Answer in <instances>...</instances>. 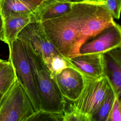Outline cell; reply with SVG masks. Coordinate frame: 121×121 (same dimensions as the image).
Masks as SVG:
<instances>
[{
  "label": "cell",
  "mask_w": 121,
  "mask_h": 121,
  "mask_svg": "<svg viewBox=\"0 0 121 121\" xmlns=\"http://www.w3.org/2000/svg\"><path fill=\"white\" fill-rule=\"evenodd\" d=\"M41 23L58 52L70 58L79 54L83 43L116 22L103 4L79 2L62 15Z\"/></svg>",
  "instance_id": "6da1fadb"
},
{
  "label": "cell",
  "mask_w": 121,
  "mask_h": 121,
  "mask_svg": "<svg viewBox=\"0 0 121 121\" xmlns=\"http://www.w3.org/2000/svg\"><path fill=\"white\" fill-rule=\"evenodd\" d=\"M26 43L41 110L52 112H64L66 110V99L51 77L50 72L41 57L28 43Z\"/></svg>",
  "instance_id": "7a4b0ae2"
},
{
  "label": "cell",
  "mask_w": 121,
  "mask_h": 121,
  "mask_svg": "<svg viewBox=\"0 0 121 121\" xmlns=\"http://www.w3.org/2000/svg\"><path fill=\"white\" fill-rule=\"evenodd\" d=\"M8 60L12 64L17 80L28 95L35 111L40 110V101L26 43L17 38L9 49Z\"/></svg>",
  "instance_id": "3957f363"
},
{
  "label": "cell",
  "mask_w": 121,
  "mask_h": 121,
  "mask_svg": "<svg viewBox=\"0 0 121 121\" xmlns=\"http://www.w3.org/2000/svg\"><path fill=\"white\" fill-rule=\"evenodd\" d=\"M84 80L80 95L75 101L71 102L69 109L90 118L103 102L110 84L104 76L97 80Z\"/></svg>",
  "instance_id": "277c9868"
},
{
  "label": "cell",
  "mask_w": 121,
  "mask_h": 121,
  "mask_svg": "<svg viewBox=\"0 0 121 121\" xmlns=\"http://www.w3.org/2000/svg\"><path fill=\"white\" fill-rule=\"evenodd\" d=\"M26 92L16 80L0 108V121H23L35 112Z\"/></svg>",
  "instance_id": "5b68a950"
},
{
  "label": "cell",
  "mask_w": 121,
  "mask_h": 121,
  "mask_svg": "<svg viewBox=\"0 0 121 121\" xmlns=\"http://www.w3.org/2000/svg\"><path fill=\"white\" fill-rule=\"evenodd\" d=\"M19 38L28 43L47 64L55 56L60 55L49 40L41 22H31L18 34Z\"/></svg>",
  "instance_id": "8992f818"
},
{
  "label": "cell",
  "mask_w": 121,
  "mask_h": 121,
  "mask_svg": "<svg viewBox=\"0 0 121 121\" xmlns=\"http://www.w3.org/2000/svg\"><path fill=\"white\" fill-rule=\"evenodd\" d=\"M121 47V28L115 23L102 30L98 35L83 43L79 54H103Z\"/></svg>",
  "instance_id": "52a82bcc"
},
{
  "label": "cell",
  "mask_w": 121,
  "mask_h": 121,
  "mask_svg": "<svg viewBox=\"0 0 121 121\" xmlns=\"http://www.w3.org/2000/svg\"><path fill=\"white\" fill-rule=\"evenodd\" d=\"M66 59L69 66L78 71L85 79L97 80L104 76L103 54H79Z\"/></svg>",
  "instance_id": "ba28073f"
},
{
  "label": "cell",
  "mask_w": 121,
  "mask_h": 121,
  "mask_svg": "<svg viewBox=\"0 0 121 121\" xmlns=\"http://www.w3.org/2000/svg\"><path fill=\"white\" fill-rule=\"evenodd\" d=\"M52 78L64 98L70 102L78 98L85 83L82 75L71 67L65 69Z\"/></svg>",
  "instance_id": "9c48e42d"
},
{
  "label": "cell",
  "mask_w": 121,
  "mask_h": 121,
  "mask_svg": "<svg viewBox=\"0 0 121 121\" xmlns=\"http://www.w3.org/2000/svg\"><path fill=\"white\" fill-rule=\"evenodd\" d=\"M104 75L107 79L115 97L121 93V47L103 53Z\"/></svg>",
  "instance_id": "30bf717a"
},
{
  "label": "cell",
  "mask_w": 121,
  "mask_h": 121,
  "mask_svg": "<svg viewBox=\"0 0 121 121\" xmlns=\"http://www.w3.org/2000/svg\"><path fill=\"white\" fill-rule=\"evenodd\" d=\"M73 3L56 0L44 2L31 14V22H42L60 16L67 12Z\"/></svg>",
  "instance_id": "8fae6325"
},
{
  "label": "cell",
  "mask_w": 121,
  "mask_h": 121,
  "mask_svg": "<svg viewBox=\"0 0 121 121\" xmlns=\"http://www.w3.org/2000/svg\"><path fill=\"white\" fill-rule=\"evenodd\" d=\"M31 21V14L13 15L3 19V42L8 44L9 49L17 38L19 32Z\"/></svg>",
  "instance_id": "7c38bea8"
},
{
  "label": "cell",
  "mask_w": 121,
  "mask_h": 121,
  "mask_svg": "<svg viewBox=\"0 0 121 121\" xmlns=\"http://www.w3.org/2000/svg\"><path fill=\"white\" fill-rule=\"evenodd\" d=\"M35 9L21 0H1L0 13L3 17L20 14H31Z\"/></svg>",
  "instance_id": "4fadbf2b"
},
{
  "label": "cell",
  "mask_w": 121,
  "mask_h": 121,
  "mask_svg": "<svg viewBox=\"0 0 121 121\" xmlns=\"http://www.w3.org/2000/svg\"><path fill=\"white\" fill-rule=\"evenodd\" d=\"M115 96L110 85L105 97L97 111L89 118L90 121H106L113 104Z\"/></svg>",
  "instance_id": "5bb4252c"
},
{
  "label": "cell",
  "mask_w": 121,
  "mask_h": 121,
  "mask_svg": "<svg viewBox=\"0 0 121 121\" xmlns=\"http://www.w3.org/2000/svg\"><path fill=\"white\" fill-rule=\"evenodd\" d=\"M17 80L11 62H7L0 68V92L7 93Z\"/></svg>",
  "instance_id": "9a60e30c"
},
{
  "label": "cell",
  "mask_w": 121,
  "mask_h": 121,
  "mask_svg": "<svg viewBox=\"0 0 121 121\" xmlns=\"http://www.w3.org/2000/svg\"><path fill=\"white\" fill-rule=\"evenodd\" d=\"M64 112H52L42 110L35 112L23 121H63Z\"/></svg>",
  "instance_id": "2e32d148"
},
{
  "label": "cell",
  "mask_w": 121,
  "mask_h": 121,
  "mask_svg": "<svg viewBox=\"0 0 121 121\" xmlns=\"http://www.w3.org/2000/svg\"><path fill=\"white\" fill-rule=\"evenodd\" d=\"M46 65L50 72L52 78L60 73L65 69L70 67L66 59L61 55H56L52 57Z\"/></svg>",
  "instance_id": "e0dca14e"
},
{
  "label": "cell",
  "mask_w": 121,
  "mask_h": 121,
  "mask_svg": "<svg viewBox=\"0 0 121 121\" xmlns=\"http://www.w3.org/2000/svg\"><path fill=\"white\" fill-rule=\"evenodd\" d=\"M97 3L104 5L113 18L119 19L121 9V0H102Z\"/></svg>",
  "instance_id": "ac0fdd59"
},
{
  "label": "cell",
  "mask_w": 121,
  "mask_h": 121,
  "mask_svg": "<svg viewBox=\"0 0 121 121\" xmlns=\"http://www.w3.org/2000/svg\"><path fill=\"white\" fill-rule=\"evenodd\" d=\"M121 104L120 98L115 97L112 109L106 121H121Z\"/></svg>",
  "instance_id": "d6986e66"
},
{
  "label": "cell",
  "mask_w": 121,
  "mask_h": 121,
  "mask_svg": "<svg viewBox=\"0 0 121 121\" xmlns=\"http://www.w3.org/2000/svg\"><path fill=\"white\" fill-rule=\"evenodd\" d=\"M63 121H90L89 118L71 109L65 110L64 112Z\"/></svg>",
  "instance_id": "ffe728a7"
},
{
  "label": "cell",
  "mask_w": 121,
  "mask_h": 121,
  "mask_svg": "<svg viewBox=\"0 0 121 121\" xmlns=\"http://www.w3.org/2000/svg\"><path fill=\"white\" fill-rule=\"evenodd\" d=\"M24 2L27 3L29 5L31 6L32 7L35 9H36L38 7L40 6L42 3H43L45 0H21Z\"/></svg>",
  "instance_id": "44dd1931"
},
{
  "label": "cell",
  "mask_w": 121,
  "mask_h": 121,
  "mask_svg": "<svg viewBox=\"0 0 121 121\" xmlns=\"http://www.w3.org/2000/svg\"><path fill=\"white\" fill-rule=\"evenodd\" d=\"M4 40V27L3 18L0 13V41Z\"/></svg>",
  "instance_id": "7402d4cb"
},
{
  "label": "cell",
  "mask_w": 121,
  "mask_h": 121,
  "mask_svg": "<svg viewBox=\"0 0 121 121\" xmlns=\"http://www.w3.org/2000/svg\"><path fill=\"white\" fill-rule=\"evenodd\" d=\"M8 92L7 93H2V92H0V108L4 101L6 96H7V95Z\"/></svg>",
  "instance_id": "603a6c76"
},
{
  "label": "cell",
  "mask_w": 121,
  "mask_h": 121,
  "mask_svg": "<svg viewBox=\"0 0 121 121\" xmlns=\"http://www.w3.org/2000/svg\"><path fill=\"white\" fill-rule=\"evenodd\" d=\"M52 0H45L44 2H46L48 1ZM58 1H64V2H69L72 3H77V2H83V0H56Z\"/></svg>",
  "instance_id": "cb8c5ba5"
},
{
  "label": "cell",
  "mask_w": 121,
  "mask_h": 121,
  "mask_svg": "<svg viewBox=\"0 0 121 121\" xmlns=\"http://www.w3.org/2000/svg\"><path fill=\"white\" fill-rule=\"evenodd\" d=\"M102 0H83V2H92V3H97L101 1Z\"/></svg>",
  "instance_id": "d4e9b609"
},
{
  "label": "cell",
  "mask_w": 121,
  "mask_h": 121,
  "mask_svg": "<svg viewBox=\"0 0 121 121\" xmlns=\"http://www.w3.org/2000/svg\"><path fill=\"white\" fill-rule=\"evenodd\" d=\"M8 60H2V59H0V68L3 65H4L7 62Z\"/></svg>",
  "instance_id": "484cf974"
},
{
  "label": "cell",
  "mask_w": 121,
  "mask_h": 121,
  "mask_svg": "<svg viewBox=\"0 0 121 121\" xmlns=\"http://www.w3.org/2000/svg\"><path fill=\"white\" fill-rule=\"evenodd\" d=\"M1 0H0V1H1Z\"/></svg>",
  "instance_id": "4316f807"
}]
</instances>
